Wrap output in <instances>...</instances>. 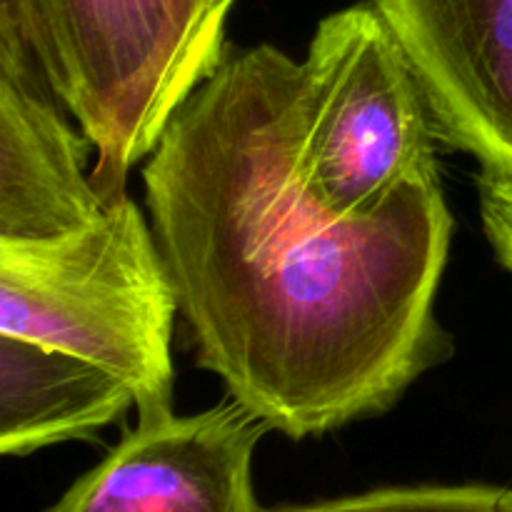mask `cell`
<instances>
[{
	"label": "cell",
	"mask_w": 512,
	"mask_h": 512,
	"mask_svg": "<svg viewBox=\"0 0 512 512\" xmlns=\"http://www.w3.org/2000/svg\"><path fill=\"white\" fill-rule=\"evenodd\" d=\"M270 430L235 398L195 415H138L43 512H268L255 495L253 455Z\"/></svg>",
	"instance_id": "5b68a950"
},
{
	"label": "cell",
	"mask_w": 512,
	"mask_h": 512,
	"mask_svg": "<svg viewBox=\"0 0 512 512\" xmlns=\"http://www.w3.org/2000/svg\"><path fill=\"white\" fill-rule=\"evenodd\" d=\"M300 63L233 50L143 168L198 365L290 440L385 413L443 358L453 215L438 165L365 218L320 208L295 163Z\"/></svg>",
	"instance_id": "6da1fadb"
},
{
	"label": "cell",
	"mask_w": 512,
	"mask_h": 512,
	"mask_svg": "<svg viewBox=\"0 0 512 512\" xmlns=\"http://www.w3.org/2000/svg\"><path fill=\"white\" fill-rule=\"evenodd\" d=\"M410 63L440 138L512 178V0H368Z\"/></svg>",
	"instance_id": "8992f818"
},
{
	"label": "cell",
	"mask_w": 512,
	"mask_h": 512,
	"mask_svg": "<svg viewBox=\"0 0 512 512\" xmlns=\"http://www.w3.org/2000/svg\"><path fill=\"white\" fill-rule=\"evenodd\" d=\"M178 313L153 225L128 195L68 235L0 243V335L110 370L130 385L140 415L173 408Z\"/></svg>",
	"instance_id": "7a4b0ae2"
},
{
	"label": "cell",
	"mask_w": 512,
	"mask_h": 512,
	"mask_svg": "<svg viewBox=\"0 0 512 512\" xmlns=\"http://www.w3.org/2000/svg\"><path fill=\"white\" fill-rule=\"evenodd\" d=\"M235 0H170L195 63L208 78L225 60V25Z\"/></svg>",
	"instance_id": "30bf717a"
},
{
	"label": "cell",
	"mask_w": 512,
	"mask_h": 512,
	"mask_svg": "<svg viewBox=\"0 0 512 512\" xmlns=\"http://www.w3.org/2000/svg\"><path fill=\"white\" fill-rule=\"evenodd\" d=\"M268 512H512L505 485H405Z\"/></svg>",
	"instance_id": "9c48e42d"
},
{
	"label": "cell",
	"mask_w": 512,
	"mask_h": 512,
	"mask_svg": "<svg viewBox=\"0 0 512 512\" xmlns=\"http://www.w3.org/2000/svg\"><path fill=\"white\" fill-rule=\"evenodd\" d=\"M478 190L485 235L503 268L512 273V178L483 173Z\"/></svg>",
	"instance_id": "8fae6325"
},
{
	"label": "cell",
	"mask_w": 512,
	"mask_h": 512,
	"mask_svg": "<svg viewBox=\"0 0 512 512\" xmlns=\"http://www.w3.org/2000/svg\"><path fill=\"white\" fill-rule=\"evenodd\" d=\"M133 405L130 385L110 370L0 335V453L8 458L90 438Z\"/></svg>",
	"instance_id": "ba28073f"
},
{
	"label": "cell",
	"mask_w": 512,
	"mask_h": 512,
	"mask_svg": "<svg viewBox=\"0 0 512 512\" xmlns=\"http://www.w3.org/2000/svg\"><path fill=\"white\" fill-rule=\"evenodd\" d=\"M0 73L48 80L93 143L108 200L205 80L170 0H0Z\"/></svg>",
	"instance_id": "3957f363"
},
{
	"label": "cell",
	"mask_w": 512,
	"mask_h": 512,
	"mask_svg": "<svg viewBox=\"0 0 512 512\" xmlns=\"http://www.w3.org/2000/svg\"><path fill=\"white\" fill-rule=\"evenodd\" d=\"M90 145L43 78L0 73V243L60 238L108 210L85 173Z\"/></svg>",
	"instance_id": "52a82bcc"
},
{
	"label": "cell",
	"mask_w": 512,
	"mask_h": 512,
	"mask_svg": "<svg viewBox=\"0 0 512 512\" xmlns=\"http://www.w3.org/2000/svg\"><path fill=\"white\" fill-rule=\"evenodd\" d=\"M435 133L410 63L373 5L320 20L295 103V163L320 208L373 215L410 175L438 165Z\"/></svg>",
	"instance_id": "277c9868"
}]
</instances>
